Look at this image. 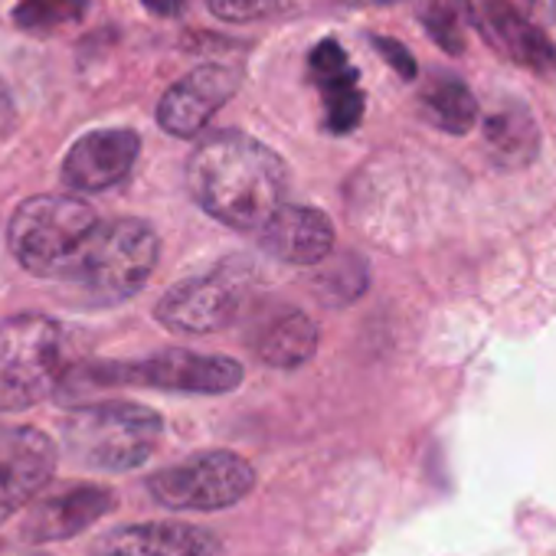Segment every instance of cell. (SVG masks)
Segmentation results:
<instances>
[{
    "mask_svg": "<svg viewBox=\"0 0 556 556\" xmlns=\"http://www.w3.org/2000/svg\"><path fill=\"white\" fill-rule=\"evenodd\" d=\"M109 510H115V491L92 481H70L56 488H43L21 523V540L27 543H60L79 536L86 527L99 523Z\"/></svg>",
    "mask_w": 556,
    "mask_h": 556,
    "instance_id": "9",
    "label": "cell"
},
{
    "mask_svg": "<svg viewBox=\"0 0 556 556\" xmlns=\"http://www.w3.org/2000/svg\"><path fill=\"white\" fill-rule=\"evenodd\" d=\"M419 21H422L426 34L448 56H462L475 11H471V0H426L419 11Z\"/></svg>",
    "mask_w": 556,
    "mask_h": 556,
    "instance_id": "20",
    "label": "cell"
},
{
    "mask_svg": "<svg viewBox=\"0 0 556 556\" xmlns=\"http://www.w3.org/2000/svg\"><path fill=\"white\" fill-rule=\"evenodd\" d=\"M478 27L491 40V47L501 50L517 66L530 70L536 76H556V47H553V40L540 27H533L510 4V0H484Z\"/></svg>",
    "mask_w": 556,
    "mask_h": 556,
    "instance_id": "15",
    "label": "cell"
},
{
    "mask_svg": "<svg viewBox=\"0 0 556 556\" xmlns=\"http://www.w3.org/2000/svg\"><path fill=\"white\" fill-rule=\"evenodd\" d=\"M318 286V295L328 302V305H351L364 295L367 289V265L357 258V255H344L338 265H331L328 271H321L315 278Z\"/></svg>",
    "mask_w": 556,
    "mask_h": 556,
    "instance_id": "22",
    "label": "cell"
},
{
    "mask_svg": "<svg viewBox=\"0 0 556 556\" xmlns=\"http://www.w3.org/2000/svg\"><path fill=\"white\" fill-rule=\"evenodd\" d=\"M66 361V334L43 315H17L0 325V413H24L56 396Z\"/></svg>",
    "mask_w": 556,
    "mask_h": 556,
    "instance_id": "6",
    "label": "cell"
},
{
    "mask_svg": "<svg viewBox=\"0 0 556 556\" xmlns=\"http://www.w3.org/2000/svg\"><path fill=\"white\" fill-rule=\"evenodd\" d=\"M255 488V468L236 452L216 448L190 455L148 478V494L170 510H226Z\"/></svg>",
    "mask_w": 556,
    "mask_h": 556,
    "instance_id": "7",
    "label": "cell"
},
{
    "mask_svg": "<svg viewBox=\"0 0 556 556\" xmlns=\"http://www.w3.org/2000/svg\"><path fill=\"white\" fill-rule=\"evenodd\" d=\"M141 4L157 17H177L187 8V0H141Z\"/></svg>",
    "mask_w": 556,
    "mask_h": 556,
    "instance_id": "26",
    "label": "cell"
},
{
    "mask_svg": "<svg viewBox=\"0 0 556 556\" xmlns=\"http://www.w3.org/2000/svg\"><path fill=\"white\" fill-rule=\"evenodd\" d=\"M206 4L219 21L249 24V21H262V17L278 14L282 8H289L292 0H206Z\"/></svg>",
    "mask_w": 556,
    "mask_h": 556,
    "instance_id": "23",
    "label": "cell"
},
{
    "mask_svg": "<svg viewBox=\"0 0 556 556\" xmlns=\"http://www.w3.org/2000/svg\"><path fill=\"white\" fill-rule=\"evenodd\" d=\"M245 370L239 361L223 354H193V351H161L141 361H92L70 367L60 383V400L73 403L89 393L118 390V387H144L164 393H190V396H223L239 390Z\"/></svg>",
    "mask_w": 556,
    "mask_h": 556,
    "instance_id": "2",
    "label": "cell"
},
{
    "mask_svg": "<svg viewBox=\"0 0 556 556\" xmlns=\"http://www.w3.org/2000/svg\"><path fill=\"white\" fill-rule=\"evenodd\" d=\"M164 439V419L144 403L109 400L76 406L63 419V448L92 471H135L151 462Z\"/></svg>",
    "mask_w": 556,
    "mask_h": 556,
    "instance_id": "3",
    "label": "cell"
},
{
    "mask_svg": "<svg viewBox=\"0 0 556 556\" xmlns=\"http://www.w3.org/2000/svg\"><path fill=\"white\" fill-rule=\"evenodd\" d=\"M99 229L96 210L70 193H40L24 200L8 223L14 258L40 278H66L83 245Z\"/></svg>",
    "mask_w": 556,
    "mask_h": 556,
    "instance_id": "4",
    "label": "cell"
},
{
    "mask_svg": "<svg viewBox=\"0 0 556 556\" xmlns=\"http://www.w3.org/2000/svg\"><path fill=\"white\" fill-rule=\"evenodd\" d=\"M286 187V161L236 128L206 135L187 157V190L193 203L239 232H258L282 210Z\"/></svg>",
    "mask_w": 556,
    "mask_h": 556,
    "instance_id": "1",
    "label": "cell"
},
{
    "mask_svg": "<svg viewBox=\"0 0 556 556\" xmlns=\"http://www.w3.org/2000/svg\"><path fill=\"white\" fill-rule=\"evenodd\" d=\"M374 47L403 79H416V60H413V53L403 43H396L390 37H374Z\"/></svg>",
    "mask_w": 556,
    "mask_h": 556,
    "instance_id": "24",
    "label": "cell"
},
{
    "mask_svg": "<svg viewBox=\"0 0 556 556\" xmlns=\"http://www.w3.org/2000/svg\"><path fill=\"white\" fill-rule=\"evenodd\" d=\"M56 442L30 426L0 429V523L21 514L56 471Z\"/></svg>",
    "mask_w": 556,
    "mask_h": 556,
    "instance_id": "10",
    "label": "cell"
},
{
    "mask_svg": "<svg viewBox=\"0 0 556 556\" xmlns=\"http://www.w3.org/2000/svg\"><path fill=\"white\" fill-rule=\"evenodd\" d=\"M239 76L226 66H200L174 83L157 105V125L174 138H197L236 96Z\"/></svg>",
    "mask_w": 556,
    "mask_h": 556,
    "instance_id": "12",
    "label": "cell"
},
{
    "mask_svg": "<svg viewBox=\"0 0 556 556\" xmlns=\"http://www.w3.org/2000/svg\"><path fill=\"white\" fill-rule=\"evenodd\" d=\"M258 249L286 265H321L334 249V223L315 206L286 203L258 229Z\"/></svg>",
    "mask_w": 556,
    "mask_h": 556,
    "instance_id": "14",
    "label": "cell"
},
{
    "mask_svg": "<svg viewBox=\"0 0 556 556\" xmlns=\"http://www.w3.org/2000/svg\"><path fill=\"white\" fill-rule=\"evenodd\" d=\"M17 125V105H14V96L11 89L0 79V138H8Z\"/></svg>",
    "mask_w": 556,
    "mask_h": 556,
    "instance_id": "25",
    "label": "cell"
},
{
    "mask_svg": "<svg viewBox=\"0 0 556 556\" xmlns=\"http://www.w3.org/2000/svg\"><path fill=\"white\" fill-rule=\"evenodd\" d=\"M141 154V138L131 128H99L83 135L66 161H63V184L73 193H102L128 180Z\"/></svg>",
    "mask_w": 556,
    "mask_h": 556,
    "instance_id": "11",
    "label": "cell"
},
{
    "mask_svg": "<svg viewBox=\"0 0 556 556\" xmlns=\"http://www.w3.org/2000/svg\"><path fill=\"white\" fill-rule=\"evenodd\" d=\"M419 105H422V115L445 135H468L478 122V99L452 73H435L422 86Z\"/></svg>",
    "mask_w": 556,
    "mask_h": 556,
    "instance_id": "19",
    "label": "cell"
},
{
    "mask_svg": "<svg viewBox=\"0 0 556 556\" xmlns=\"http://www.w3.org/2000/svg\"><path fill=\"white\" fill-rule=\"evenodd\" d=\"M157 258L161 239L151 223L112 219L99 223L66 278L92 305H118L148 286Z\"/></svg>",
    "mask_w": 556,
    "mask_h": 556,
    "instance_id": "5",
    "label": "cell"
},
{
    "mask_svg": "<svg viewBox=\"0 0 556 556\" xmlns=\"http://www.w3.org/2000/svg\"><path fill=\"white\" fill-rule=\"evenodd\" d=\"M17 556H50V553H17Z\"/></svg>",
    "mask_w": 556,
    "mask_h": 556,
    "instance_id": "28",
    "label": "cell"
},
{
    "mask_svg": "<svg viewBox=\"0 0 556 556\" xmlns=\"http://www.w3.org/2000/svg\"><path fill=\"white\" fill-rule=\"evenodd\" d=\"M318 341H321L318 321L295 308V312H282L258 334L255 354L262 364H268L275 370H295L315 357Z\"/></svg>",
    "mask_w": 556,
    "mask_h": 556,
    "instance_id": "18",
    "label": "cell"
},
{
    "mask_svg": "<svg viewBox=\"0 0 556 556\" xmlns=\"http://www.w3.org/2000/svg\"><path fill=\"white\" fill-rule=\"evenodd\" d=\"M484 144L501 167H527L540 151V131L523 102H501L484 118Z\"/></svg>",
    "mask_w": 556,
    "mask_h": 556,
    "instance_id": "17",
    "label": "cell"
},
{
    "mask_svg": "<svg viewBox=\"0 0 556 556\" xmlns=\"http://www.w3.org/2000/svg\"><path fill=\"white\" fill-rule=\"evenodd\" d=\"M216 533L180 520H144L105 530L89 556H219Z\"/></svg>",
    "mask_w": 556,
    "mask_h": 556,
    "instance_id": "13",
    "label": "cell"
},
{
    "mask_svg": "<svg viewBox=\"0 0 556 556\" xmlns=\"http://www.w3.org/2000/svg\"><path fill=\"white\" fill-rule=\"evenodd\" d=\"M239 302H242L239 275L223 268V271H210V275H197V278H187V282H177L157 302L154 318L170 334L200 338V334L223 331L236 318Z\"/></svg>",
    "mask_w": 556,
    "mask_h": 556,
    "instance_id": "8",
    "label": "cell"
},
{
    "mask_svg": "<svg viewBox=\"0 0 556 556\" xmlns=\"http://www.w3.org/2000/svg\"><path fill=\"white\" fill-rule=\"evenodd\" d=\"M89 14V0H21L14 21L30 34H53L70 24H79Z\"/></svg>",
    "mask_w": 556,
    "mask_h": 556,
    "instance_id": "21",
    "label": "cell"
},
{
    "mask_svg": "<svg viewBox=\"0 0 556 556\" xmlns=\"http://www.w3.org/2000/svg\"><path fill=\"white\" fill-rule=\"evenodd\" d=\"M308 63L325 99V125L334 135L354 131L364 118V92H361V76L351 66L348 53L341 50L338 40H321L312 50Z\"/></svg>",
    "mask_w": 556,
    "mask_h": 556,
    "instance_id": "16",
    "label": "cell"
},
{
    "mask_svg": "<svg viewBox=\"0 0 556 556\" xmlns=\"http://www.w3.org/2000/svg\"><path fill=\"white\" fill-rule=\"evenodd\" d=\"M361 4H396V0H361Z\"/></svg>",
    "mask_w": 556,
    "mask_h": 556,
    "instance_id": "27",
    "label": "cell"
}]
</instances>
